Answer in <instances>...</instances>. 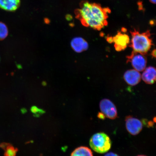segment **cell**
<instances>
[{"label": "cell", "instance_id": "obj_13", "mask_svg": "<svg viewBox=\"0 0 156 156\" xmlns=\"http://www.w3.org/2000/svg\"><path fill=\"white\" fill-rule=\"evenodd\" d=\"M0 147L5 150V156H16L18 150L9 144L3 143L0 145Z\"/></svg>", "mask_w": 156, "mask_h": 156}, {"label": "cell", "instance_id": "obj_7", "mask_svg": "<svg viewBox=\"0 0 156 156\" xmlns=\"http://www.w3.org/2000/svg\"><path fill=\"white\" fill-rule=\"evenodd\" d=\"M127 130L132 135L136 136L141 131L143 124L141 121L131 116L127 117L126 119Z\"/></svg>", "mask_w": 156, "mask_h": 156}, {"label": "cell", "instance_id": "obj_3", "mask_svg": "<svg viewBox=\"0 0 156 156\" xmlns=\"http://www.w3.org/2000/svg\"><path fill=\"white\" fill-rule=\"evenodd\" d=\"M91 149L96 153H107L112 147V142L109 136L105 133L99 132L93 135L89 141Z\"/></svg>", "mask_w": 156, "mask_h": 156}, {"label": "cell", "instance_id": "obj_6", "mask_svg": "<svg viewBox=\"0 0 156 156\" xmlns=\"http://www.w3.org/2000/svg\"><path fill=\"white\" fill-rule=\"evenodd\" d=\"M112 37L115 49L117 51H122L125 49L130 43L129 37L122 32L119 31Z\"/></svg>", "mask_w": 156, "mask_h": 156}, {"label": "cell", "instance_id": "obj_10", "mask_svg": "<svg viewBox=\"0 0 156 156\" xmlns=\"http://www.w3.org/2000/svg\"><path fill=\"white\" fill-rule=\"evenodd\" d=\"M141 76V78L147 84H153L156 81V71L155 67L150 66L146 68Z\"/></svg>", "mask_w": 156, "mask_h": 156}, {"label": "cell", "instance_id": "obj_1", "mask_svg": "<svg viewBox=\"0 0 156 156\" xmlns=\"http://www.w3.org/2000/svg\"><path fill=\"white\" fill-rule=\"evenodd\" d=\"M110 12L108 8L87 1L82 2L80 8L75 11L76 18L83 26L97 30H101L108 25L107 19Z\"/></svg>", "mask_w": 156, "mask_h": 156}, {"label": "cell", "instance_id": "obj_9", "mask_svg": "<svg viewBox=\"0 0 156 156\" xmlns=\"http://www.w3.org/2000/svg\"><path fill=\"white\" fill-rule=\"evenodd\" d=\"M71 45L74 51L77 53L85 51L89 48V44L87 41L80 37L73 38L71 41Z\"/></svg>", "mask_w": 156, "mask_h": 156}, {"label": "cell", "instance_id": "obj_12", "mask_svg": "<svg viewBox=\"0 0 156 156\" xmlns=\"http://www.w3.org/2000/svg\"><path fill=\"white\" fill-rule=\"evenodd\" d=\"M71 156H93L91 150L86 146H80L76 149Z\"/></svg>", "mask_w": 156, "mask_h": 156}, {"label": "cell", "instance_id": "obj_19", "mask_svg": "<svg viewBox=\"0 0 156 156\" xmlns=\"http://www.w3.org/2000/svg\"><path fill=\"white\" fill-rule=\"evenodd\" d=\"M152 3L155 4L156 0H149Z\"/></svg>", "mask_w": 156, "mask_h": 156}, {"label": "cell", "instance_id": "obj_16", "mask_svg": "<svg viewBox=\"0 0 156 156\" xmlns=\"http://www.w3.org/2000/svg\"><path fill=\"white\" fill-rule=\"evenodd\" d=\"M105 156H119L117 154L112 153V152H110L105 154Z\"/></svg>", "mask_w": 156, "mask_h": 156}, {"label": "cell", "instance_id": "obj_20", "mask_svg": "<svg viewBox=\"0 0 156 156\" xmlns=\"http://www.w3.org/2000/svg\"><path fill=\"white\" fill-rule=\"evenodd\" d=\"M137 156H146L144 155H138Z\"/></svg>", "mask_w": 156, "mask_h": 156}, {"label": "cell", "instance_id": "obj_11", "mask_svg": "<svg viewBox=\"0 0 156 156\" xmlns=\"http://www.w3.org/2000/svg\"><path fill=\"white\" fill-rule=\"evenodd\" d=\"M20 0H0V8L7 11H14L20 5Z\"/></svg>", "mask_w": 156, "mask_h": 156}, {"label": "cell", "instance_id": "obj_5", "mask_svg": "<svg viewBox=\"0 0 156 156\" xmlns=\"http://www.w3.org/2000/svg\"><path fill=\"white\" fill-rule=\"evenodd\" d=\"M99 107L101 112L111 119H115L118 116L116 107L112 101L107 99H103L99 103Z\"/></svg>", "mask_w": 156, "mask_h": 156}, {"label": "cell", "instance_id": "obj_2", "mask_svg": "<svg viewBox=\"0 0 156 156\" xmlns=\"http://www.w3.org/2000/svg\"><path fill=\"white\" fill-rule=\"evenodd\" d=\"M132 36L131 42L129 46L133 51L146 55L153 45L150 31L140 33L139 31L134 29L130 31Z\"/></svg>", "mask_w": 156, "mask_h": 156}, {"label": "cell", "instance_id": "obj_8", "mask_svg": "<svg viewBox=\"0 0 156 156\" xmlns=\"http://www.w3.org/2000/svg\"><path fill=\"white\" fill-rule=\"evenodd\" d=\"M124 79L129 85L134 86L141 81V75L139 71L134 69H130L124 73Z\"/></svg>", "mask_w": 156, "mask_h": 156}, {"label": "cell", "instance_id": "obj_15", "mask_svg": "<svg viewBox=\"0 0 156 156\" xmlns=\"http://www.w3.org/2000/svg\"><path fill=\"white\" fill-rule=\"evenodd\" d=\"M107 41L109 43L112 44L113 43V37L112 36H107Z\"/></svg>", "mask_w": 156, "mask_h": 156}, {"label": "cell", "instance_id": "obj_14", "mask_svg": "<svg viewBox=\"0 0 156 156\" xmlns=\"http://www.w3.org/2000/svg\"><path fill=\"white\" fill-rule=\"evenodd\" d=\"M8 34V29L6 25L4 23L0 22V41L6 38Z\"/></svg>", "mask_w": 156, "mask_h": 156}, {"label": "cell", "instance_id": "obj_17", "mask_svg": "<svg viewBox=\"0 0 156 156\" xmlns=\"http://www.w3.org/2000/svg\"><path fill=\"white\" fill-rule=\"evenodd\" d=\"M98 118L101 119H104L105 117L104 115H103L102 112L98 113Z\"/></svg>", "mask_w": 156, "mask_h": 156}, {"label": "cell", "instance_id": "obj_4", "mask_svg": "<svg viewBox=\"0 0 156 156\" xmlns=\"http://www.w3.org/2000/svg\"><path fill=\"white\" fill-rule=\"evenodd\" d=\"M126 63H131L134 69L139 72L144 71L147 64V58L145 55L134 51L126 56Z\"/></svg>", "mask_w": 156, "mask_h": 156}, {"label": "cell", "instance_id": "obj_18", "mask_svg": "<svg viewBox=\"0 0 156 156\" xmlns=\"http://www.w3.org/2000/svg\"><path fill=\"white\" fill-rule=\"evenodd\" d=\"M151 55L153 58H156V50L155 49L152 51L151 52Z\"/></svg>", "mask_w": 156, "mask_h": 156}]
</instances>
